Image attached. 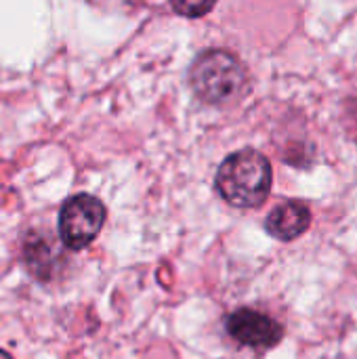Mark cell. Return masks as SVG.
Returning a JSON list of instances; mask_svg holds the SVG:
<instances>
[{"label":"cell","mask_w":357,"mask_h":359,"mask_svg":"<svg viewBox=\"0 0 357 359\" xmlns=\"http://www.w3.org/2000/svg\"><path fill=\"white\" fill-rule=\"evenodd\" d=\"M271 181L274 172L269 160L255 149L227 156L215 177L219 196L236 208L261 206L271 191Z\"/></svg>","instance_id":"6da1fadb"},{"label":"cell","mask_w":357,"mask_h":359,"mask_svg":"<svg viewBox=\"0 0 357 359\" xmlns=\"http://www.w3.org/2000/svg\"><path fill=\"white\" fill-rule=\"evenodd\" d=\"M189 84L202 101L223 105L236 101L244 93L246 72L231 53L215 48L196 59L189 72Z\"/></svg>","instance_id":"7a4b0ae2"},{"label":"cell","mask_w":357,"mask_h":359,"mask_svg":"<svg viewBox=\"0 0 357 359\" xmlns=\"http://www.w3.org/2000/svg\"><path fill=\"white\" fill-rule=\"evenodd\" d=\"M105 223V206L86 194L69 198L59 212V236L69 250H82L95 242Z\"/></svg>","instance_id":"3957f363"},{"label":"cell","mask_w":357,"mask_h":359,"mask_svg":"<svg viewBox=\"0 0 357 359\" xmlns=\"http://www.w3.org/2000/svg\"><path fill=\"white\" fill-rule=\"evenodd\" d=\"M227 332L236 343L252 349L276 347L284 337V328L274 318L255 309L234 311L227 320Z\"/></svg>","instance_id":"277c9868"},{"label":"cell","mask_w":357,"mask_h":359,"mask_svg":"<svg viewBox=\"0 0 357 359\" xmlns=\"http://www.w3.org/2000/svg\"><path fill=\"white\" fill-rule=\"evenodd\" d=\"M309 225H311V210L303 202H295V200L276 206L265 221L267 233L282 242L297 240L309 229Z\"/></svg>","instance_id":"5b68a950"},{"label":"cell","mask_w":357,"mask_h":359,"mask_svg":"<svg viewBox=\"0 0 357 359\" xmlns=\"http://www.w3.org/2000/svg\"><path fill=\"white\" fill-rule=\"evenodd\" d=\"M173 8L181 15H187V17H200V15L208 13L213 8V4H175Z\"/></svg>","instance_id":"8992f818"},{"label":"cell","mask_w":357,"mask_h":359,"mask_svg":"<svg viewBox=\"0 0 357 359\" xmlns=\"http://www.w3.org/2000/svg\"><path fill=\"white\" fill-rule=\"evenodd\" d=\"M0 359H13V358H11V355H8L6 351H2V349H0Z\"/></svg>","instance_id":"52a82bcc"}]
</instances>
